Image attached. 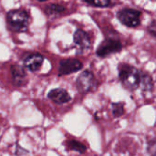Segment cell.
<instances>
[{
    "mask_svg": "<svg viewBox=\"0 0 156 156\" xmlns=\"http://www.w3.org/2000/svg\"><path fill=\"white\" fill-rule=\"evenodd\" d=\"M119 78L122 85L131 90H136L140 86L141 74L136 68L128 64L119 65Z\"/></svg>",
    "mask_w": 156,
    "mask_h": 156,
    "instance_id": "cell-1",
    "label": "cell"
},
{
    "mask_svg": "<svg viewBox=\"0 0 156 156\" xmlns=\"http://www.w3.org/2000/svg\"><path fill=\"white\" fill-rule=\"evenodd\" d=\"M8 27L16 32H24L29 25V16L23 9H14L6 14Z\"/></svg>",
    "mask_w": 156,
    "mask_h": 156,
    "instance_id": "cell-2",
    "label": "cell"
},
{
    "mask_svg": "<svg viewBox=\"0 0 156 156\" xmlns=\"http://www.w3.org/2000/svg\"><path fill=\"white\" fill-rule=\"evenodd\" d=\"M141 12L133 8H123L117 13L120 22L128 27H137L141 23Z\"/></svg>",
    "mask_w": 156,
    "mask_h": 156,
    "instance_id": "cell-3",
    "label": "cell"
},
{
    "mask_svg": "<svg viewBox=\"0 0 156 156\" xmlns=\"http://www.w3.org/2000/svg\"><path fill=\"white\" fill-rule=\"evenodd\" d=\"M77 88L78 90L82 93L86 94L92 90L95 85V78L91 71L85 70L83 71L77 79Z\"/></svg>",
    "mask_w": 156,
    "mask_h": 156,
    "instance_id": "cell-4",
    "label": "cell"
},
{
    "mask_svg": "<svg viewBox=\"0 0 156 156\" xmlns=\"http://www.w3.org/2000/svg\"><path fill=\"white\" fill-rule=\"evenodd\" d=\"M122 48V43L119 40L108 38L101 42V44L97 49V55H99L100 57H106L110 54L121 51Z\"/></svg>",
    "mask_w": 156,
    "mask_h": 156,
    "instance_id": "cell-5",
    "label": "cell"
},
{
    "mask_svg": "<svg viewBox=\"0 0 156 156\" xmlns=\"http://www.w3.org/2000/svg\"><path fill=\"white\" fill-rule=\"evenodd\" d=\"M82 69V63L76 58H67L60 61L59 74L68 75L73 72H77Z\"/></svg>",
    "mask_w": 156,
    "mask_h": 156,
    "instance_id": "cell-6",
    "label": "cell"
},
{
    "mask_svg": "<svg viewBox=\"0 0 156 156\" xmlns=\"http://www.w3.org/2000/svg\"><path fill=\"white\" fill-rule=\"evenodd\" d=\"M74 43L80 50H87L91 46L90 36L82 29H78L74 34Z\"/></svg>",
    "mask_w": 156,
    "mask_h": 156,
    "instance_id": "cell-7",
    "label": "cell"
},
{
    "mask_svg": "<svg viewBox=\"0 0 156 156\" xmlns=\"http://www.w3.org/2000/svg\"><path fill=\"white\" fill-rule=\"evenodd\" d=\"M44 61V57L40 54H31L29 55L28 57H27L24 60V66L28 69L30 71L32 72H35V71H37L42 63Z\"/></svg>",
    "mask_w": 156,
    "mask_h": 156,
    "instance_id": "cell-8",
    "label": "cell"
},
{
    "mask_svg": "<svg viewBox=\"0 0 156 156\" xmlns=\"http://www.w3.org/2000/svg\"><path fill=\"white\" fill-rule=\"evenodd\" d=\"M48 98L58 104H64L70 101V96L66 90L55 89L48 92Z\"/></svg>",
    "mask_w": 156,
    "mask_h": 156,
    "instance_id": "cell-9",
    "label": "cell"
},
{
    "mask_svg": "<svg viewBox=\"0 0 156 156\" xmlns=\"http://www.w3.org/2000/svg\"><path fill=\"white\" fill-rule=\"evenodd\" d=\"M11 73H12V80L13 83L17 86H23L27 82V75L24 69L18 65H13L11 67Z\"/></svg>",
    "mask_w": 156,
    "mask_h": 156,
    "instance_id": "cell-10",
    "label": "cell"
},
{
    "mask_svg": "<svg viewBox=\"0 0 156 156\" xmlns=\"http://www.w3.org/2000/svg\"><path fill=\"white\" fill-rule=\"evenodd\" d=\"M140 85L144 90H151L153 88V80L151 76L147 75L146 73H142L141 74V80H140Z\"/></svg>",
    "mask_w": 156,
    "mask_h": 156,
    "instance_id": "cell-11",
    "label": "cell"
},
{
    "mask_svg": "<svg viewBox=\"0 0 156 156\" xmlns=\"http://www.w3.org/2000/svg\"><path fill=\"white\" fill-rule=\"evenodd\" d=\"M68 148L73 151H77L80 154H83L86 151V147L77 141H69L68 143Z\"/></svg>",
    "mask_w": 156,
    "mask_h": 156,
    "instance_id": "cell-12",
    "label": "cell"
},
{
    "mask_svg": "<svg viewBox=\"0 0 156 156\" xmlns=\"http://www.w3.org/2000/svg\"><path fill=\"white\" fill-rule=\"evenodd\" d=\"M64 10H65V7L64 6L59 5H56V4L50 5L47 8V12H48V15H58V14L62 13Z\"/></svg>",
    "mask_w": 156,
    "mask_h": 156,
    "instance_id": "cell-13",
    "label": "cell"
},
{
    "mask_svg": "<svg viewBox=\"0 0 156 156\" xmlns=\"http://www.w3.org/2000/svg\"><path fill=\"white\" fill-rule=\"evenodd\" d=\"M112 114L114 115V117H120L123 114L124 108H123L122 103H121V102L112 103Z\"/></svg>",
    "mask_w": 156,
    "mask_h": 156,
    "instance_id": "cell-14",
    "label": "cell"
},
{
    "mask_svg": "<svg viewBox=\"0 0 156 156\" xmlns=\"http://www.w3.org/2000/svg\"><path fill=\"white\" fill-rule=\"evenodd\" d=\"M85 3H87L90 5L93 6H100V7H106L111 5L112 3L109 0H95V1H87L85 0Z\"/></svg>",
    "mask_w": 156,
    "mask_h": 156,
    "instance_id": "cell-15",
    "label": "cell"
},
{
    "mask_svg": "<svg viewBox=\"0 0 156 156\" xmlns=\"http://www.w3.org/2000/svg\"><path fill=\"white\" fill-rule=\"evenodd\" d=\"M148 31L150 32L151 35H153L154 37H156V20L153 21V22L149 25V27H148Z\"/></svg>",
    "mask_w": 156,
    "mask_h": 156,
    "instance_id": "cell-16",
    "label": "cell"
},
{
    "mask_svg": "<svg viewBox=\"0 0 156 156\" xmlns=\"http://www.w3.org/2000/svg\"><path fill=\"white\" fill-rule=\"evenodd\" d=\"M148 150H149V152L151 153V154L156 156V141L154 144H150Z\"/></svg>",
    "mask_w": 156,
    "mask_h": 156,
    "instance_id": "cell-17",
    "label": "cell"
}]
</instances>
